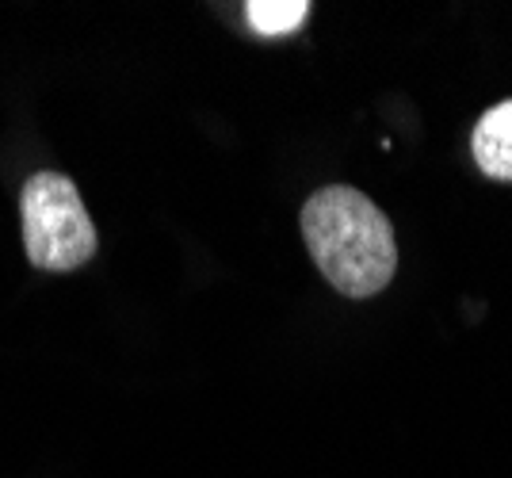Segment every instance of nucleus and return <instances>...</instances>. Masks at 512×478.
<instances>
[{
  "label": "nucleus",
  "instance_id": "obj_1",
  "mask_svg": "<svg viewBox=\"0 0 512 478\" xmlns=\"http://www.w3.org/2000/svg\"><path fill=\"white\" fill-rule=\"evenodd\" d=\"M302 238L321 276L348 299H371L394 280L398 241L390 218L356 188H321L302 207Z\"/></svg>",
  "mask_w": 512,
  "mask_h": 478
},
{
  "label": "nucleus",
  "instance_id": "obj_2",
  "mask_svg": "<svg viewBox=\"0 0 512 478\" xmlns=\"http://www.w3.org/2000/svg\"><path fill=\"white\" fill-rule=\"evenodd\" d=\"M23 245L35 268L69 272L96 257V226L88 218L81 192L62 173H35L20 192Z\"/></svg>",
  "mask_w": 512,
  "mask_h": 478
},
{
  "label": "nucleus",
  "instance_id": "obj_3",
  "mask_svg": "<svg viewBox=\"0 0 512 478\" xmlns=\"http://www.w3.org/2000/svg\"><path fill=\"white\" fill-rule=\"evenodd\" d=\"M474 161L493 180H512V100L490 108L474 127Z\"/></svg>",
  "mask_w": 512,
  "mask_h": 478
},
{
  "label": "nucleus",
  "instance_id": "obj_4",
  "mask_svg": "<svg viewBox=\"0 0 512 478\" xmlns=\"http://www.w3.org/2000/svg\"><path fill=\"white\" fill-rule=\"evenodd\" d=\"M245 12L260 35H287L306 20L310 4L306 0H253Z\"/></svg>",
  "mask_w": 512,
  "mask_h": 478
}]
</instances>
